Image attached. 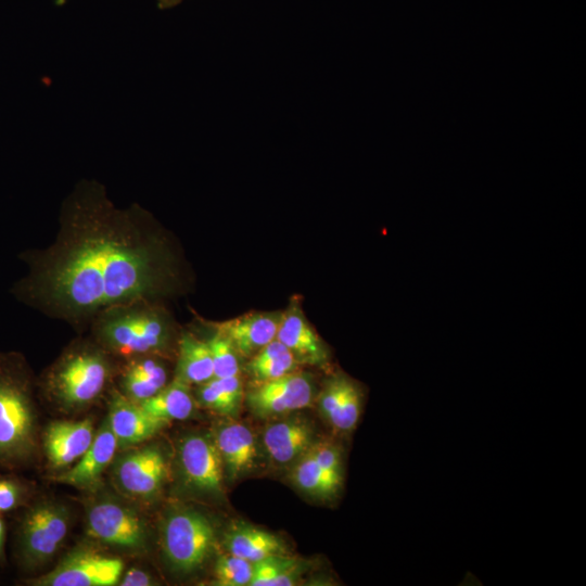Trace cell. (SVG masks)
<instances>
[{"label": "cell", "mask_w": 586, "mask_h": 586, "mask_svg": "<svg viewBox=\"0 0 586 586\" xmlns=\"http://www.w3.org/2000/svg\"><path fill=\"white\" fill-rule=\"evenodd\" d=\"M18 257L27 270L12 295L81 330L113 306L179 286L177 255L152 215L136 203L116 206L95 180H80L64 199L50 244Z\"/></svg>", "instance_id": "1"}, {"label": "cell", "mask_w": 586, "mask_h": 586, "mask_svg": "<svg viewBox=\"0 0 586 586\" xmlns=\"http://www.w3.org/2000/svg\"><path fill=\"white\" fill-rule=\"evenodd\" d=\"M116 360L90 335L78 337L43 371L37 388L59 411H82L110 390L119 369Z\"/></svg>", "instance_id": "2"}, {"label": "cell", "mask_w": 586, "mask_h": 586, "mask_svg": "<svg viewBox=\"0 0 586 586\" xmlns=\"http://www.w3.org/2000/svg\"><path fill=\"white\" fill-rule=\"evenodd\" d=\"M37 381L25 357L0 353V468L30 464L38 451Z\"/></svg>", "instance_id": "3"}, {"label": "cell", "mask_w": 586, "mask_h": 586, "mask_svg": "<svg viewBox=\"0 0 586 586\" xmlns=\"http://www.w3.org/2000/svg\"><path fill=\"white\" fill-rule=\"evenodd\" d=\"M90 336L117 360L163 355L175 336L174 322L161 300L113 306L92 319Z\"/></svg>", "instance_id": "4"}, {"label": "cell", "mask_w": 586, "mask_h": 586, "mask_svg": "<svg viewBox=\"0 0 586 586\" xmlns=\"http://www.w3.org/2000/svg\"><path fill=\"white\" fill-rule=\"evenodd\" d=\"M15 527L14 556L18 566L36 571L62 548L71 526V510L52 498H39L22 508Z\"/></svg>", "instance_id": "5"}, {"label": "cell", "mask_w": 586, "mask_h": 586, "mask_svg": "<svg viewBox=\"0 0 586 586\" xmlns=\"http://www.w3.org/2000/svg\"><path fill=\"white\" fill-rule=\"evenodd\" d=\"M85 528L90 539L126 555L148 550L149 532L143 517L126 500L98 493L86 501Z\"/></svg>", "instance_id": "6"}, {"label": "cell", "mask_w": 586, "mask_h": 586, "mask_svg": "<svg viewBox=\"0 0 586 586\" xmlns=\"http://www.w3.org/2000/svg\"><path fill=\"white\" fill-rule=\"evenodd\" d=\"M216 544L215 527L202 512L191 508L169 511L161 526V547L169 568L182 575L200 570Z\"/></svg>", "instance_id": "7"}, {"label": "cell", "mask_w": 586, "mask_h": 586, "mask_svg": "<svg viewBox=\"0 0 586 586\" xmlns=\"http://www.w3.org/2000/svg\"><path fill=\"white\" fill-rule=\"evenodd\" d=\"M111 477L117 491L132 501L153 500L168 476V461L158 445L124 449L111 463Z\"/></svg>", "instance_id": "8"}, {"label": "cell", "mask_w": 586, "mask_h": 586, "mask_svg": "<svg viewBox=\"0 0 586 586\" xmlns=\"http://www.w3.org/2000/svg\"><path fill=\"white\" fill-rule=\"evenodd\" d=\"M124 572L119 557L111 556L98 548L76 547L62 558L50 572L29 578L34 586H113Z\"/></svg>", "instance_id": "9"}, {"label": "cell", "mask_w": 586, "mask_h": 586, "mask_svg": "<svg viewBox=\"0 0 586 586\" xmlns=\"http://www.w3.org/2000/svg\"><path fill=\"white\" fill-rule=\"evenodd\" d=\"M179 480L187 491L202 496L224 493V464L213 436L200 433L183 436L177 446Z\"/></svg>", "instance_id": "10"}, {"label": "cell", "mask_w": 586, "mask_h": 586, "mask_svg": "<svg viewBox=\"0 0 586 586\" xmlns=\"http://www.w3.org/2000/svg\"><path fill=\"white\" fill-rule=\"evenodd\" d=\"M314 397L310 377L294 371L260 382L246 394L252 412L260 418L289 413L307 407Z\"/></svg>", "instance_id": "11"}, {"label": "cell", "mask_w": 586, "mask_h": 586, "mask_svg": "<svg viewBox=\"0 0 586 586\" xmlns=\"http://www.w3.org/2000/svg\"><path fill=\"white\" fill-rule=\"evenodd\" d=\"M95 434L91 419L58 420L49 423L41 434V445L53 470H65L80 459Z\"/></svg>", "instance_id": "12"}, {"label": "cell", "mask_w": 586, "mask_h": 586, "mask_svg": "<svg viewBox=\"0 0 586 586\" xmlns=\"http://www.w3.org/2000/svg\"><path fill=\"white\" fill-rule=\"evenodd\" d=\"M106 419L120 450L149 441L168 425V422L149 415L117 388L111 390Z\"/></svg>", "instance_id": "13"}, {"label": "cell", "mask_w": 586, "mask_h": 586, "mask_svg": "<svg viewBox=\"0 0 586 586\" xmlns=\"http://www.w3.org/2000/svg\"><path fill=\"white\" fill-rule=\"evenodd\" d=\"M118 450L117 441L105 419L93 441L78 461L54 476L55 482L79 489L93 491Z\"/></svg>", "instance_id": "14"}, {"label": "cell", "mask_w": 586, "mask_h": 586, "mask_svg": "<svg viewBox=\"0 0 586 586\" xmlns=\"http://www.w3.org/2000/svg\"><path fill=\"white\" fill-rule=\"evenodd\" d=\"M276 339L289 349L297 364L322 367L329 361L326 344L309 324L296 301H292L282 313Z\"/></svg>", "instance_id": "15"}, {"label": "cell", "mask_w": 586, "mask_h": 586, "mask_svg": "<svg viewBox=\"0 0 586 586\" xmlns=\"http://www.w3.org/2000/svg\"><path fill=\"white\" fill-rule=\"evenodd\" d=\"M282 313H251L216 323L217 331L231 342L239 355L253 357L276 339Z\"/></svg>", "instance_id": "16"}, {"label": "cell", "mask_w": 586, "mask_h": 586, "mask_svg": "<svg viewBox=\"0 0 586 586\" xmlns=\"http://www.w3.org/2000/svg\"><path fill=\"white\" fill-rule=\"evenodd\" d=\"M213 438L229 480H235L254 470L258 454L254 433L249 426L241 422L227 421L217 428Z\"/></svg>", "instance_id": "17"}, {"label": "cell", "mask_w": 586, "mask_h": 586, "mask_svg": "<svg viewBox=\"0 0 586 586\" xmlns=\"http://www.w3.org/2000/svg\"><path fill=\"white\" fill-rule=\"evenodd\" d=\"M311 425L301 419L275 422L265 429L263 445L270 459L279 464L301 458L315 443Z\"/></svg>", "instance_id": "18"}, {"label": "cell", "mask_w": 586, "mask_h": 586, "mask_svg": "<svg viewBox=\"0 0 586 586\" xmlns=\"http://www.w3.org/2000/svg\"><path fill=\"white\" fill-rule=\"evenodd\" d=\"M225 546L229 553L253 563L285 551L283 542L277 535L243 523L229 528Z\"/></svg>", "instance_id": "19"}, {"label": "cell", "mask_w": 586, "mask_h": 586, "mask_svg": "<svg viewBox=\"0 0 586 586\" xmlns=\"http://www.w3.org/2000/svg\"><path fill=\"white\" fill-rule=\"evenodd\" d=\"M175 378L188 385H199L214 378L211 351L206 340L190 331L181 332Z\"/></svg>", "instance_id": "20"}, {"label": "cell", "mask_w": 586, "mask_h": 586, "mask_svg": "<svg viewBox=\"0 0 586 586\" xmlns=\"http://www.w3.org/2000/svg\"><path fill=\"white\" fill-rule=\"evenodd\" d=\"M149 415L170 422L186 420L195 409L194 397L190 385L174 379L152 397L139 403Z\"/></svg>", "instance_id": "21"}, {"label": "cell", "mask_w": 586, "mask_h": 586, "mask_svg": "<svg viewBox=\"0 0 586 586\" xmlns=\"http://www.w3.org/2000/svg\"><path fill=\"white\" fill-rule=\"evenodd\" d=\"M243 396L239 375L213 378L198 385L196 400L207 409L224 416H234Z\"/></svg>", "instance_id": "22"}, {"label": "cell", "mask_w": 586, "mask_h": 586, "mask_svg": "<svg viewBox=\"0 0 586 586\" xmlns=\"http://www.w3.org/2000/svg\"><path fill=\"white\" fill-rule=\"evenodd\" d=\"M297 361L277 339L258 351L246 366L257 383L273 380L295 370Z\"/></svg>", "instance_id": "23"}, {"label": "cell", "mask_w": 586, "mask_h": 586, "mask_svg": "<svg viewBox=\"0 0 586 586\" xmlns=\"http://www.w3.org/2000/svg\"><path fill=\"white\" fill-rule=\"evenodd\" d=\"M292 479L303 492L323 499L339 495L343 483L328 474L307 451L296 462Z\"/></svg>", "instance_id": "24"}, {"label": "cell", "mask_w": 586, "mask_h": 586, "mask_svg": "<svg viewBox=\"0 0 586 586\" xmlns=\"http://www.w3.org/2000/svg\"><path fill=\"white\" fill-rule=\"evenodd\" d=\"M254 563L228 552L220 555L215 563L214 584L218 586H249Z\"/></svg>", "instance_id": "25"}, {"label": "cell", "mask_w": 586, "mask_h": 586, "mask_svg": "<svg viewBox=\"0 0 586 586\" xmlns=\"http://www.w3.org/2000/svg\"><path fill=\"white\" fill-rule=\"evenodd\" d=\"M33 485L13 473H0V513L16 511L25 507L33 495Z\"/></svg>", "instance_id": "26"}, {"label": "cell", "mask_w": 586, "mask_h": 586, "mask_svg": "<svg viewBox=\"0 0 586 586\" xmlns=\"http://www.w3.org/2000/svg\"><path fill=\"white\" fill-rule=\"evenodd\" d=\"M206 342L212 355L214 378L239 375V354L228 337L215 329Z\"/></svg>", "instance_id": "27"}, {"label": "cell", "mask_w": 586, "mask_h": 586, "mask_svg": "<svg viewBox=\"0 0 586 586\" xmlns=\"http://www.w3.org/2000/svg\"><path fill=\"white\" fill-rule=\"evenodd\" d=\"M349 377L336 373L326 382L319 397V409L330 425L336 430Z\"/></svg>", "instance_id": "28"}, {"label": "cell", "mask_w": 586, "mask_h": 586, "mask_svg": "<svg viewBox=\"0 0 586 586\" xmlns=\"http://www.w3.org/2000/svg\"><path fill=\"white\" fill-rule=\"evenodd\" d=\"M308 453L328 474L343 483V455L337 445L330 442L314 443Z\"/></svg>", "instance_id": "29"}, {"label": "cell", "mask_w": 586, "mask_h": 586, "mask_svg": "<svg viewBox=\"0 0 586 586\" xmlns=\"http://www.w3.org/2000/svg\"><path fill=\"white\" fill-rule=\"evenodd\" d=\"M295 559L283 555L271 556L254 563L253 576L249 586H273L277 577Z\"/></svg>", "instance_id": "30"}, {"label": "cell", "mask_w": 586, "mask_h": 586, "mask_svg": "<svg viewBox=\"0 0 586 586\" xmlns=\"http://www.w3.org/2000/svg\"><path fill=\"white\" fill-rule=\"evenodd\" d=\"M154 578L145 570L139 568H130L125 573L123 572L119 586H151L155 585Z\"/></svg>", "instance_id": "31"}, {"label": "cell", "mask_w": 586, "mask_h": 586, "mask_svg": "<svg viewBox=\"0 0 586 586\" xmlns=\"http://www.w3.org/2000/svg\"><path fill=\"white\" fill-rule=\"evenodd\" d=\"M7 524L0 513V565H5Z\"/></svg>", "instance_id": "32"}, {"label": "cell", "mask_w": 586, "mask_h": 586, "mask_svg": "<svg viewBox=\"0 0 586 586\" xmlns=\"http://www.w3.org/2000/svg\"><path fill=\"white\" fill-rule=\"evenodd\" d=\"M183 0H157V7L161 10L171 9L180 4Z\"/></svg>", "instance_id": "33"}]
</instances>
